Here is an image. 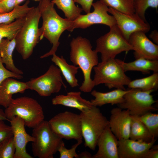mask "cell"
Instances as JSON below:
<instances>
[{
  "mask_svg": "<svg viewBox=\"0 0 158 158\" xmlns=\"http://www.w3.org/2000/svg\"><path fill=\"white\" fill-rule=\"evenodd\" d=\"M4 111L8 121L18 116L24 121L25 126L29 128H35L44 120L40 104L36 99L26 96L13 99Z\"/></svg>",
  "mask_w": 158,
  "mask_h": 158,
  "instance_id": "obj_4",
  "label": "cell"
},
{
  "mask_svg": "<svg viewBox=\"0 0 158 158\" xmlns=\"http://www.w3.org/2000/svg\"><path fill=\"white\" fill-rule=\"evenodd\" d=\"M25 0H16L15 6L17 5H19L20 4L21 2ZM36 1H40L41 0H33Z\"/></svg>",
  "mask_w": 158,
  "mask_h": 158,
  "instance_id": "obj_43",
  "label": "cell"
},
{
  "mask_svg": "<svg viewBox=\"0 0 158 158\" xmlns=\"http://www.w3.org/2000/svg\"><path fill=\"white\" fill-rule=\"evenodd\" d=\"M128 41L134 49L135 59L143 58L151 60H158V45L150 40L142 31L132 33Z\"/></svg>",
  "mask_w": 158,
  "mask_h": 158,
  "instance_id": "obj_14",
  "label": "cell"
},
{
  "mask_svg": "<svg viewBox=\"0 0 158 158\" xmlns=\"http://www.w3.org/2000/svg\"><path fill=\"white\" fill-rule=\"evenodd\" d=\"M3 0H0V1H3Z\"/></svg>",
  "mask_w": 158,
  "mask_h": 158,
  "instance_id": "obj_46",
  "label": "cell"
},
{
  "mask_svg": "<svg viewBox=\"0 0 158 158\" xmlns=\"http://www.w3.org/2000/svg\"><path fill=\"white\" fill-rule=\"evenodd\" d=\"M15 146L13 136L2 142L0 158H14Z\"/></svg>",
  "mask_w": 158,
  "mask_h": 158,
  "instance_id": "obj_33",
  "label": "cell"
},
{
  "mask_svg": "<svg viewBox=\"0 0 158 158\" xmlns=\"http://www.w3.org/2000/svg\"><path fill=\"white\" fill-rule=\"evenodd\" d=\"M1 145H2V142H0V149H1Z\"/></svg>",
  "mask_w": 158,
  "mask_h": 158,
  "instance_id": "obj_45",
  "label": "cell"
},
{
  "mask_svg": "<svg viewBox=\"0 0 158 158\" xmlns=\"http://www.w3.org/2000/svg\"><path fill=\"white\" fill-rule=\"evenodd\" d=\"M109 31L96 40L95 50L101 54L102 61L115 59L123 51L134 50V49L124 37L116 25L110 28Z\"/></svg>",
  "mask_w": 158,
  "mask_h": 158,
  "instance_id": "obj_8",
  "label": "cell"
},
{
  "mask_svg": "<svg viewBox=\"0 0 158 158\" xmlns=\"http://www.w3.org/2000/svg\"><path fill=\"white\" fill-rule=\"evenodd\" d=\"M155 138L144 124L135 116H131L129 138L149 142Z\"/></svg>",
  "mask_w": 158,
  "mask_h": 158,
  "instance_id": "obj_25",
  "label": "cell"
},
{
  "mask_svg": "<svg viewBox=\"0 0 158 158\" xmlns=\"http://www.w3.org/2000/svg\"><path fill=\"white\" fill-rule=\"evenodd\" d=\"M54 5L51 0H41L37 6L43 20L42 25L39 28L40 41L44 37L52 45L50 50L41 56V59L56 54L61 35L66 30L69 31L71 25V21L58 14Z\"/></svg>",
  "mask_w": 158,
  "mask_h": 158,
  "instance_id": "obj_1",
  "label": "cell"
},
{
  "mask_svg": "<svg viewBox=\"0 0 158 158\" xmlns=\"http://www.w3.org/2000/svg\"><path fill=\"white\" fill-rule=\"evenodd\" d=\"M4 13L3 10L0 7V13Z\"/></svg>",
  "mask_w": 158,
  "mask_h": 158,
  "instance_id": "obj_44",
  "label": "cell"
},
{
  "mask_svg": "<svg viewBox=\"0 0 158 158\" xmlns=\"http://www.w3.org/2000/svg\"><path fill=\"white\" fill-rule=\"evenodd\" d=\"M155 138L149 142L130 138L118 140L119 158H144L147 151L154 145Z\"/></svg>",
  "mask_w": 158,
  "mask_h": 158,
  "instance_id": "obj_17",
  "label": "cell"
},
{
  "mask_svg": "<svg viewBox=\"0 0 158 158\" xmlns=\"http://www.w3.org/2000/svg\"><path fill=\"white\" fill-rule=\"evenodd\" d=\"M129 89L146 91H156L158 88V72L144 78L131 80L127 85Z\"/></svg>",
  "mask_w": 158,
  "mask_h": 158,
  "instance_id": "obj_27",
  "label": "cell"
},
{
  "mask_svg": "<svg viewBox=\"0 0 158 158\" xmlns=\"http://www.w3.org/2000/svg\"><path fill=\"white\" fill-rule=\"evenodd\" d=\"M4 120H0V142L13 136L11 126L6 124Z\"/></svg>",
  "mask_w": 158,
  "mask_h": 158,
  "instance_id": "obj_36",
  "label": "cell"
},
{
  "mask_svg": "<svg viewBox=\"0 0 158 158\" xmlns=\"http://www.w3.org/2000/svg\"><path fill=\"white\" fill-rule=\"evenodd\" d=\"M128 91V90L116 89L110 92H102L94 90L91 92V94L95 98L90 101L93 106L96 107L109 104L118 105L123 102L124 96Z\"/></svg>",
  "mask_w": 158,
  "mask_h": 158,
  "instance_id": "obj_21",
  "label": "cell"
},
{
  "mask_svg": "<svg viewBox=\"0 0 158 158\" xmlns=\"http://www.w3.org/2000/svg\"><path fill=\"white\" fill-rule=\"evenodd\" d=\"M80 115L85 146L94 151L99 137L109 125V120L99 109L94 106L87 111L81 112Z\"/></svg>",
  "mask_w": 158,
  "mask_h": 158,
  "instance_id": "obj_7",
  "label": "cell"
},
{
  "mask_svg": "<svg viewBox=\"0 0 158 158\" xmlns=\"http://www.w3.org/2000/svg\"><path fill=\"white\" fill-rule=\"evenodd\" d=\"M61 74L59 68L52 64L44 74L37 78H31L26 83L28 89L35 90L41 96L49 97L59 92L62 86L66 88Z\"/></svg>",
  "mask_w": 158,
  "mask_h": 158,
  "instance_id": "obj_11",
  "label": "cell"
},
{
  "mask_svg": "<svg viewBox=\"0 0 158 158\" xmlns=\"http://www.w3.org/2000/svg\"><path fill=\"white\" fill-rule=\"evenodd\" d=\"M75 2L80 4L82 8L86 13L90 12L93 0H73Z\"/></svg>",
  "mask_w": 158,
  "mask_h": 158,
  "instance_id": "obj_38",
  "label": "cell"
},
{
  "mask_svg": "<svg viewBox=\"0 0 158 158\" xmlns=\"http://www.w3.org/2000/svg\"><path fill=\"white\" fill-rule=\"evenodd\" d=\"M134 116L144 124L153 137L155 138L158 137V114L150 112L141 116Z\"/></svg>",
  "mask_w": 158,
  "mask_h": 158,
  "instance_id": "obj_31",
  "label": "cell"
},
{
  "mask_svg": "<svg viewBox=\"0 0 158 158\" xmlns=\"http://www.w3.org/2000/svg\"><path fill=\"white\" fill-rule=\"evenodd\" d=\"M29 2L30 1L28 0L22 5L16 6L9 12L0 13V24L10 23L25 16L33 7L28 6Z\"/></svg>",
  "mask_w": 158,
  "mask_h": 158,
  "instance_id": "obj_28",
  "label": "cell"
},
{
  "mask_svg": "<svg viewBox=\"0 0 158 158\" xmlns=\"http://www.w3.org/2000/svg\"><path fill=\"white\" fill-rule=\"evenodd\" d=\"M41 17L37 6L33 7L25 16L15 39L16 48L24 60L29 58L40 41L39 23Z\"/></svg>",
  "mask_w": 158,
  "mask_h": 158,
  "instance_id": "obj_3",
  "label": "cell"
},
{
  "mask_svg": "<svg viewBox=\"0 0 158 158\" xmlns=\"http://www.w3.org/2000/svg\"><path fill=\"white\" fill-rule=\"evenodd\" d=\"M109 8L128 14L135 13L134 0H99Z\"/></svg>",
  "mask_w": 158,
  "mask_h": 158,
  "instance_id": "obj_30",
  "label": "cell"
},
{
  "mask_svg": "<svg viewBox=\"0 0 158 158\" xmlns=\"http://www.w3.org/2000/svg\"><path fill=\"white\" fill-rule=\"evenodd\" d=\"M110 112L109 126L111 132L118 140L129 138L131 116L129 110L118 107Z\"/></svg>",
  "mask_w": 158,
  "mask_h": 158,
  "instance_id": "obj_16",
  "label": "cell"
},
{
  "mask_svg": "<svg viewBox=\"0 0 158 158\" xmlns=\"http://www.w3.org/2000/svg\"><path fill=\"white\" fill-rule=\"evenodd\" d=\"M10 123L15 146L14 158H32L27 152L26 147L29 142H32L34 138L26 132L24 121L16 116L9 121Z\"/></svg>",
  "mask_w": 158,
  "mask_h": 158,
  "instance_id": "obj_15",
  "label": "cell"
},
{
  "mask_svg": "<svg viewBox=\"0 0 158 158\" xmlns=\"http://www.w3.org/2000/svg\"><path fill=\"white\" fill-rule=\"evenodd\" d=\"M82 142V140L77 141V142L72 146L70 149H67L63 141L58 148V152L60 154V158H77L78 154L76 152L77 147Z\"/></svg>",
  "mask_w": 158,
  "mask_h": 158,
  "instance_id": "obj_34",
  "label": "cell"
},
{
  "mask_svg": "<svg viewBox=\"0 0 158 158\" xmlns=\"http://www.w3.org/2000/svg\"><path fill=\"white\" fill-rule=\"evenodd\" d=\"M52 56L51 61L59 68L69 85L72 87L78 86V80L75 75L78 72L79 67L68 64L62 56L59 57L54 54Z\"/></svg>",
  "mask_w": 158,
  "mask_h": 158,
  "instance_id": "obj_24",
  "label": "cell"
},
{
  "mask_svg": "<svg viewBox=\"0 0 158 158\" xmlns=\"http://www.w3.org/2000/svg\"><path fill=\"white\" fill-rule=\"evenodd\" d=\"M92 6L94 9L93 12L81 14L72 21L69 31L72 32L76 28L85 29L95 24H104L109 28L116 25L114 17L108 13L109 8L103 3L98 1L93 3Z\"/></svg>",
  "mask_w": 158,
  "mask_h": 158,
  "instance_id": "obj_12",
  "label": "cell"
},
{
  "mask_svg": "<svg viewBox=\"0 0 158 158\" xmlns=\"http://www.w3.org/2000/svg\"><path fill=\"white\" fill-rule=\"evenodd\" d=\"M7 120L8 121L5 115L4 111L2 109H0V120Z\"/></svg>",
  "mask_w": 158,
  "mask_h": 158,
  "instance_id": "obj_42",
  "label": "cell"
},
{
  "mask_svg": "<svg viewBox=\"0 0 158 158\" xmlns=\"http://www.w3.org/2000/svg\"><path fill=\"white\" fill-rule=\"evenodd\" d=\"M70 46V60L81 69L83 75L84 80L79 89L84 92H91L95 87L91 73L93 67L98 63V53L92 49L89 40L81 36L73 38Z\"/></svg>",
  "mask_w": 158,
  "mask_h": 158,
  "instance_id": "obj_2",
  "label": "cell"
},
{
  "mask_svg": "<svg viewBox=\"0 0 158 158\" xmlns=\"http://www.w3.org/2000/svg\"><path fill=\"white\" fill-rule=\"evenodd\" d=\"M80 92H70L66 95L56 96L51 100L54 105H61L76 109L81 112L87 111L93 106L90 101L87 100L81 96Z\"/></svg>",
  "mask_w": 158,
  "mask_h": 158,
  "instance_id": "obj_20",
  "label": "cell"
},
{
  "mask_svg": "<svg viewBox=\"0 0 158 158\" xmlns=\"http://www.w3.org/2000/svg\"><path fill=\"white\" fill-rule=\"evenodd\" d=\"M8 78L20 79L22 78L23 76L21 75L13 72L5 68L0 56V85L4 80Z\"/></svg>",
  "mask_w": 158,
  "mask_h": 158,
  "instance_id": "obj_35",
  "label": "cell"
},
{
  "mask_svg": "<svg viewBox=\"0 0 158 158\" xmlns=\"http://www.w3.org/2000/svg\"><path fill=\"white\" fill-rule=\"evenodd\" d=\"M77 158H92V156L89 152L84 151L78 154Z\"/></svg>",
  "mask_w": 158,
  "mask_h": 158,
  "instance_id": "obj_41",
  "label": "cell"
},
{
  "mask_svg": "<svg viewBox=\"0 0 158 158\" xmlns=\"http://www.w3.org/2000/svg\"><path fill=\"white\" fill-rule=\"evenodd\" d=\"M118 140L111 131L109 125L99 137L97 143L98 150L92 158H119Z\"/></svg>",
  "mask_w": 158,
  "mask_h": 158,
  "instance_id": "obj_18",
  "label": "cell"
},
{
  "mask_svg": "<svg viewBox=\"0 0 158 158\" xmlns=\"http://www.w3.org/2000/svg\"><path fill=\"white\" fill-rule=\"evenodd\" d=\"M108 12L114 17L116 25L128 41L134 32L142 31L146 33L150 30V24L135 13L126 14L110 8H109Z\"/></svg>",
  "mask_w": 158,
  "mask_h": 158,
  "instance_id": "obj_13",
  "label": "cell"
},
{
  "mask_svg": "<svg viewBox=\"0 0 158 158\" xmlns=\"http://www.w3.org/2000/svg\"><path fill=\"white\" fill-rule=\"evenodd\" d=\"M51 2L61 10L69 20L73 21L81 15L83 10L75 4L73 0H52Z\"/></svg>",
  "mask_w": 158,
  "mask_h": 158,
  "instance_id": "obj_26",
  "label": "cell"
},
{
  "mask_svg": "<svg viewBox=\"0 0 158 158\" xmlns=\"http://www.w3.org/2000/svg\"><path fill=\"white\" fill-rule=\"evenodd\" d=\"M32 150L35 157L39 158H53L58 152L62 139L56 134L48 121L43 120L33 128Z\"/></svg>",
  "mask_w": 158,
  "mask_h": 158,
  "instance_id": "obj_5",
  "label": "cell"
},
{
  "mask_svg": "<svg viewBox=\"0 0 158 158\" xmlns=\"http://www.w3.org/2000/svg\"><path fill=\"white\" fill-rule=\"evenodd\" d=\"M149 37L151 38L153 41L156 44H158V32L156 30H154L151 32L149 35Z\"/></svg>",
  "mask_w": 158,
  "mask_h": 158,
  "instance_id": "obj_40",
  "label": "cell"
},
{
  "mask_svg": "<svg viewBox=\"0 0 158 158\" xmlns=\"http://www.w3.org/2000/svg\"><path fill=\"white\" fill-rule=\"evenodd\" d=\"M93 69L95 86L104 84L109 89L115 88L125 90V86L127 85L131 80L115 59L98 63Z\"/></svg>",
  "mask_w": 158,
  "mask_h": 158,
  "instance_id": "obj_6",
  "label": "cell"
},
{
  "mask_svg": "<svg viewBox=\"0 0 158 158\" xmlns=\"http://www.w3.org/2000/svg\"><path fill=\"white\" fill-rule=\"evenodd\" d=\"M151 90L143 91L138 89H130L124 96L123 102L117 105L119 108L129 110L131 116H140L157 111L154 106L157 101L151 94Z\"/></svg>",
  "mask_w": 158,
  "mask_h": 158,
  "instance_id": "obj_10",
  "label": "cell"
},
{
  "mask_svg": "<svg viewBox=\"0 0 158 158\" xmlns=\"http://www.w3.org/2000/svg\"><path fill=\"white\" fill-rule=\"evenodd\" d=\"M125 72L129 71H138L143 73H149L150 71L158 72V60H151L143 58L136 59L131 62L126 63L116 59Z\"/></svg>",
  "mask_w": 158,
  "mask_h": 158,
  "instance_id": "obj_22",
  "label": "cell"
},
{
  "mask_svg": "<svg viewBox=\"0 0 158 158\" xmlns=\"http://www.w3.org/2000/svg\"><path fill=\"white\" fill-rule=\"evenodd\" d=\"M158 145H154L147 152L144 158H158Z\"/></svg>",
  "mask_w": 158,
  "mask_h": 158,
  "instance_id": "obj_39",
  "label": "cell"
},
{
  "mask_svg": "<svg viewBox=\"0 0 158 158\" xmlns=\"http://www.w3.org/2000/svg\"><path fill=\"white\" fill-rule=\"evenodd\" d=\"M135 13L145 21V12L149 7L157 9L158 0H134Z\"/></svg>",
  "mask_w": 158,
  "mask_h": 158,
  "instance_id": "obj_32",
  "label": "cell"
},
{
  "mask_svg": "<svg viewBox=\"0 0 158 158\" xmlns=\"http://www.w3.org/2000/svg\"><path fill=\"white\" fill-rule=\"evenodd\" d=\"M28 89L26 82L12 78L5 79L0 85V105L6 108L13 99V95L23 93Z\"/></svg>",
  "mask_w": 158,
  "mask_h": 158,
  "instance_id": "obj_19",
  "label": "cell"
},
{
  "mask_svg": "<svg viewBox=\"0 0 158 158\" xmlns=\"http://www.w3.org/2000/svg\"><path fill=\"white\" fill-rule=\"evenodd\" d=\"M16 0H4L0 1V7L4 13L12 11L15 6Z\"/></svg>",
  "mask_w": 158,
  "mask_h": 158,
  "instance_id": "obj_37",
  "label": "cell"
},
{
  "mask_svg": "<svg viewBox=\"0 0 158 158\" xmlns=\"http://www.w3.org/2000/svg\"><path fill=\"white\" fill-rule=\"evenodd\" d=\"M48 121L53 131L62 139L82 140L80 114L66 111L56 114Z\"/></svg>",
  "mask_w": 158,
  "mask_h": 158,
  "instance_id": "obj_9",
  "label": "cell"
},
{
  "mask_svg": "<svg viewBox=\"0 0 158 158\" xmlns=\"http://www.w3.org/2000/svg\"><path fill=\"white\" fill-rule=\"evenodd\" d=\"M16 45L15 38L11 40L7 38L2 39L0 42V56L6 69L14 73L22 75L23 72L15 66L13 59V54Z\"/></svg>",
  "mask_w": 158,
  "mask_h": 158,
  "instance_id": "obj_23",
  "label": "cell"
},
{
  "mask_svg": "<svg viewBox=\"0 0 158 158\" xmlns=\"http://www.w3.org/2000/svg\"><path fill=\"white\" fill-rule=\"evenodd\" d=\"M25 16L10 23L0 24V42L4 38L10 40L15 38L23 23Z\"/></svg>",
  "mask_w": 158,
  "mask_h": 158,
  "instance_id": "obj_29",
  "label": "cell"
}]
</instances>
